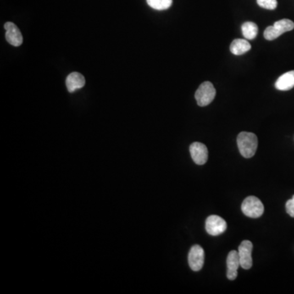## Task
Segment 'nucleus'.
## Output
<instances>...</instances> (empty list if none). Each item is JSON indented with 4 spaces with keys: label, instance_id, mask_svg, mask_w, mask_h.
Returning <instances> with one entry per match:
<instances>
[{
    "label": "nucleus",
    "instance_id": "17",
    "mask_svg": "<svg viewBox=\"0 0 294 294\" xmlns=\"http://www.w3.org/2000/svg\"><path fill=\"white\" fill-rule=\"evenodd\" d=\"M286 210L287 213H289L290 217L294 218V195L291 200L287 201Z\"/></svg>",
    "mask_w": 294,
    "mask_h": 294
},
{
    "label": "nucleus",
    "instance_id": "3",
    "mask_svg": "<svg viewBox=\"0 0 294 294\" xmlns=\"http://www.w3.org/2000/svg\"><path fill=\"white\" fill-rule=\"evenodd\" d=\"M216 96V89L209 81L204 82L195 91V96L200 107H206L213 102Z\"/></svg>",
    "mask_w": 294,
    "mask_h": 294
},
{
    "label": "nucleus",
    "instance_id": "15",
    "mask_svg": "<svg viewBox=\"0 0 294 294\" xmlns=\"http://www.w3.org/2000/svg\"><path fill=\"white\" fill-rule=\"evenodd\" d=\"M148 5L156 10H166L173 4V0H146Z\"/></svg>",
    "mask_w": 294,
    "mask_h": 294
},
{
    "label": "nucleus",
    "instance_id": "7",
    "mask_svg": "<svg viewBox=\"0 0 294 294\" xmlns=\"http://www.w3.org/2000/svg\"><path fill=\"white\" fill-rule=\"evenodd\" d=\"M253 249L252 243L249 240H244L239 246V257H240V267L243 269L249 270L252 267V252Z\"/></svg>",
    "mask_w": 294,
    "mask_h": 294
},
{
    "label": "nucleus",
    "instance_id": "11",
    "mask_svg": "<svg viewBox=\"0 0 294 294\" xmlns=\"http://www.w3.org/2000/svg\"><path fill=\"white\" fill-rule=\"evenodd\" d=\"M67 90L69 92H74L78 89H80L85 85V79L84 75L79 74L78 72H73L69 74L67 78Z\"/></svg>",
    "mask_w": 294,
    "mask_h": 294
},
{
    "label": "nucleus",
    "instance_id": "5",
    "mask_svg": "<svg viewBox=\"0 0 294 294\" xmlns=\"http://www.w3.org/2000/svg\"><path fill=\"white\" fill-rule=\"evenodd\" d=\"M205 229L209 235L217 236L225 232L227 229V224L226 222L219 216H209L206 219Z\"/></svg>",
    "mask_w": 294,
    "mask_h": 294
},
{
    "label": "nucleus",
    "instance_id": "10",
    "mask_svg": "<svg viewBox=\"0 0 294 294\" xmlns=\"http://www.w3.org/2000/svg\"><path fill=\"white\" fill-rule=\"evenodd\" d=\"M227 278L230 280H235L237 277L238 268L240 267V257L237 251L232 250L228 254L227 260Z\"/></svg>",
    "mask_w": 294,
    "mask_h": 294
},
{
    "label": "nucleus",
    "instance_id": "14",
    "mask_svg": "<svg viewBox=\"0 0 294 294\" xmlns=\"http://www.w3.org/2000/svg\"><path fill=\"white\" fill-rule=\"evenodd\" d=\"M243 35L248 40H254L257 37L258 33V27L257 24L252 22H247L243 24L241 26Z\"/></svg>",
    "mask_w": 294,
    "mask_h": 294
},
{
    "label": "nucleus",
    "instance_id": "2",
    "mask_svg": "<svg viewBox=\"0 0 294 294\" xmlns=\"http://www.w3.org/2000/svg\"><path fill=\"white\" fill-rule=\"evenodd\" d=\"M294 29V22L289 19H282L274 23V25L268 26L264 31V37L267 40H274L284 33L291 31Z\"/></svg>",
    "mask_w": 294,
    "mask_h": 294
},
{
    "label": "nucleus",
    "instance_id": "1",
    "mask_svg": "<svg viewBox=\"0 0 294 294\" xmlns=\"http://www.w3.org/2000/svg\"><path fill=\"white\" fill-rule=\"evenodd\" d=\"M237 145L240 154L245 158H252L257 151L258 141L257 137L252 133L242 132L238 135Z\"/></svg>",
    "mask_w": 294,
    "mask_h": 294
},
{
    "label": "nucleus",
    "instance_id": "4",
    "mask_svg": "<svg viewBox=\"0 0 294 294\" xmlns=\"http://www.w3.org/2000/svg\"><path fill=\"white\" fill-rule=\"evenodd\" d=\"M241 210L249 218H258L264 213V206L259 199L249 196L243 201Z\"/></svg>",
    "mask_w": 294,
    "mask_h": 294
},
{
    "label": "nucleus",
    "instance_id": "6",
    "mask_svg": "<svg viewBox=\"0 0 294 294\" xmlns=\"http://www.w3.org/2000/svg\"><path fill=\"white\" fill-rule=\"evenodd\" d=\"M188 262L190 269L194 271H201L204 263V251L203 248L197 245L192 246L188 255Z\"/></svg>",
    "mask_w": 294,
    "mask_h": 294
},
{
    "label": "nucleus",
    "instance_id": "16",
    "mask_svg": "<svg viewBox=\"0 0 294 294\" xmlns=\"http://www.w3.org/2000/svg\"><path fill=\"white\" fill-rule=\"evenodd\" d=\"M257 4L265 9L274 10L277 8V0H257Z\"/></svg>",
    "mask_w": 294,
    "mask_h": 294
},
{
    "label": "nucleus",
    "instance_id": "13",
    "mask_svg": "<svg viewBox=\"0 0 294 294\" xmlns=\"http://www.w3.org/2000/svg\"><path fill=\"white\" fill-rule=\"evenodd\" d=\"M230 52H232L233 54L239 56V55H243L249 52L251 49V45L249 41L242 39H236L233 40L230 47Z\"/></svg>",
    "mask_w": 294,
    "mask_h": 294
},
{
    "label": "nucleus",
    "instance_id": "9",
    "mask_svg": "<svg viewBox=\"0 0 294 294\" xmlns=\"http://www.w3.org/2000/svg\"><path fill=\"white\" fill-rule=\"evenodd\" d=\"M4 28L6 30V40L11 45L15 46V47H19L23 45V35L14 23H5Z\"/></svg>",
    "mask_w": 294,
    "mask_h": 294
},
{
    "label": "nucleus",
    "instance_id": "12",
    "mask_svg": "<svg viewBox=\"0 0 294 294\" xmlns=\"http://www.w3.org/2000/svg\"><path fill=\"white\" fill-rule=\"evenodd\" d=\"M274 86L280 91H289L294 87V70L282 74L275 82Z\"/></svg>",
    "mask_w": 294,
    "mask_h": 294
},
{
    "label": "nucleus",
    "instance_id": "8",
    "mask_svg": "<svg viewBox=\"0 0 294 294\" xmlns=\"http://www.w3.org/2000/svg\"><path fill=\"white\" fill-rule=\"evenodd\" d=\"M190 153L193 161L198 165H203L207 162L208 151L207 146L201 142H194L190 146Z\"/></svg>",
    "mask_w": 294,
    "mask_h": 294
}]
</instances>
